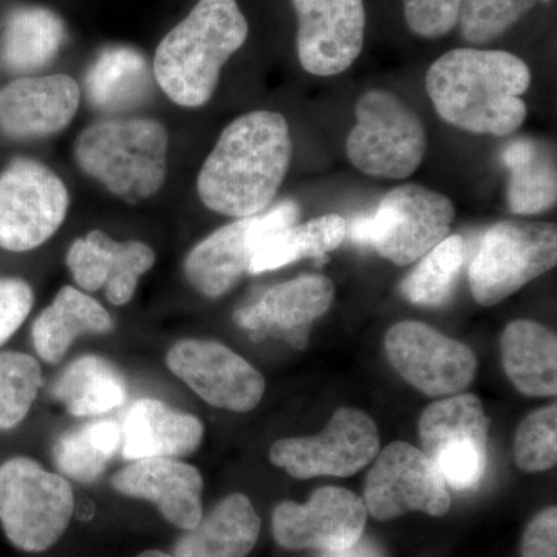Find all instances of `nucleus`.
Segmentation results:
<instances>
[{
    "instance_id": "nucleus-1",
    "label": "nucleus",
    "mask_w": 557,
    "mask_h": 557,
    "mask_svg": "<svg viewBox=\"0 0 557 557\" xmlns=\"http://www.w3.org/2000/svg\"><path fill=\"white\" fill-rule=\"evenodd\" d=\"M292 134L284 115L245 113L223 129L197 177L201 203L226 218L245 219L271 208L287 177Z\"/></svg>"
},
{
    "instance_id": "nucleus-2",
    "label": "nucleus",
    "mask_w": 557,
    "mask_h": 557,
    "mask_svg": "<svg viewBox=\"0 0 557 557\" xmlns=\"http://www.w3.org/2000/svg\"><path fill=\"white\" fill-rule=\"evenodd\" d=\"M531 70L504 50L454 49L432 62L426 91L440 119L475 135L507 137L527 119Z\"/></svg>"
},
{
    "instance_id": "nucleus-3",
    "label": "nucleus",
    "mask_w": 557,
    "mask_h": 557,
    "mask_svg": "<svg viewBox=\"0 0 557 557\" xmlns=\"http://www.w3.org/2000/svg\"><path fill=\"white\" fill-rule=\"evenodd\" d=\"M248 21L237 0H199L163 39L153 58V76L182 108L207 104L222 69L248 39Z\"/></svg>"
},
{
    "instance_id": "nucleus-4",
    "label": "nucleus",
    "mask_w": 557,
    "mask_h": 557,
    "mask_svg": "<svg viewBox=\"0 0 557 557\" xmlns=\"http://www.w3.org/2000/svg\"><path fill=\"white\" fill-rule=\"evenodd\" d=\"M170 135L157 120H108L81 132L73 156L81 171L119 199L138 205L163 186Z\"/></svg>"
},
{
    "instance_id": "nucleus-5",
    "label": "nucleus",
    "mask_w": 557,
    "mask_h": 557,
    "mask_svg": "<svg viewBox=\"0 0 557 557\" xmlns=\"http://www.w3.org/2000/svg\"><path fill=\"white\" fill-rule=\"evenodd\" d=\"M456 207L445 194L418 183L388 190L372 215L347 225V236L397 267L410 265L450 236Z\"/></svg>"
},
{
    "instance_id": "nucleus-6",
    "label": "nucleus",
    "mask_w": 557,
    "mask_h": 557,
    "mask_svg": "<svg viewBox=\"0 0 557 557\" xmlns=\"http://www.w3.org/2000/svg\"><path fill=\"white\" fill-rule=\"evenodd\" d=\"M357 124L347 137L350 163L369 177L405 180L423 163L428 134L423 120L397 95L369 90L359 98Z\"/></svg>"
},
{
    "instance_id": "nucleus-7",
    "label": "nucleus",
    "mask_w": 557,
    "mask_h": 557,
    "mask_svg": "<svg viewBox=\"0 0 557 557\" xmlns=\"http://www.w3.org/2000/svg\"><path fill=\"white\" fill-rule=\"evenodd\" d=\"M75 496L67 480L30 458L0 467V523L14 547L40 553L53 547L70 525Z\"/></svg>"
},
{
    "instance_id": "nucleus-8",
    "label": "nucleus",
    "mask_w": 557,
    "mask_h": 557,
    "mask_svg": "<svg viewBox=\"0 0 557 557\" xmlns=\"http://www.w3.org/2000/svg\"><path fill=\"white\" fill-rule=\"evenodd\" d=\"M556 263L555 223L498 222L486 231L469 267L472 298L483 307L497 306Z\"/></svg>"
},
{
    "instance_id": "nucleus-9",
    "label": "nucleus",
    "mask_w": 557,
    "mask_h": 557,
    "mask_svg": "<svg viewBox=\"0 0 557 557\" xmlns=\"http://www.w3.org/2000/svg\"><path fill=\"white\" fill-rule=\"evenodd\" d=\"M423 453L446 486L475 490L487 469L490 418L472 394H458L428 406L418 423Z\"/></svg>"
},
{
    "instance_id": "nucleus-10",
    "label": "nucleus",
    "mask_w": 557,
    "mask_h": 557,
    "mask_svg": "<svg viewBox=\"0 0 557 557\" xmlns=\"http://www.w3.org/2000/svg\"><path fill=\"white\" fill-rule=\"evenodd\" d=\"M67 186L46 164L11 161L0 174V248L30 251L46 244L67 218Z\"/></svg>"
},
{
    "instance_id": "nucleus-11",
    "label": "nucleus",
    "mask_w": 557,
    "mask_h": 557,
    "mask_svg": "<svg viewBox=\"0 0 557 557\" xmlns=\"http://www.w3.org/2000/svg\"><path fill=\"white\" fill-rule=\"evenodd\" d=\"M379 453L375 421L362 410L341 408L317 437L278 440L271 446L270 460L295 479L350 478L372 463Z\"/></svg>"
},
{
    "instance_id": "nucleus-12",
    "label": "nucleus",
    "mask_w": 557,
    "mask_h": 557,
    "mask_svg": "<svg viewBox=\"0 0 557 557\" xmlns=\"http://www.w3.org/2000/svg\"><path fill=\"white\" fill-rule=\"evenodd\" d=\"M298 219V203L284 200L258 215L222 226L190 249L183 265L186 278L200 295L220 298L248 274L260 242L295 225Z\"/></svg>"
},
{
    "instance_id": "nucleus-13",
    "label": "nucleus",
    "mask_w": 557,
    "mask_h": 557,
    "mask_svg": "<svg viewBox=\"0 0 557 557\" xmlns=\"http://www.w3.org/2000/svg\"><path fill=\"white\" fill-rule=\"evenodd\" d=\"M368 512L376 520H392L408 512L442 518L450 509L448 486L423 450L395 442L375 457L364 485Z\"/></svg>"
},
{
    "instance_id": "nucleus-14",
    "label": "nucleus",
    "mask_w": 557,
    "mask_h": 557,
    "mask_svg": "<svg viewBox=\"0 0 557 557\" xmlns=\"http://www.w3.org/2000/svg\"><path fill=\"white\" fill-rule=\"evenodd\" d=\"M384 344L394 369L428 397L461 394L478 373V357L467 344L423 322H398L388 330Z\"/></svg>"
},
{
    "instance_id": "nucleus-15",
    "label": "nucleus",
    "mask_w": 557,
    "mask_h": 557,
    "mask_svg": "<svg viewBox=\"0 0 557 557\" xmlns=\"http://www.w3.org/2000/svg\"><path fill=\"white\" fill-rule=\"evenodd\" d=\"M364 500L346 487L324 486L307 504L285 500L274 508L273 534L282 548L339 552L357 545L368 523Z\"/></svg>"
},
{
    "instance_id": "nucleus-16",
    "label": "nucleus",
    "mask_w": 557,
    "mask_h": 557,
    "mask_svg": "<svg viewBox=\"0 0 557 557\" xmlns=\"http://www.w3.org/2000/svg\"><path fill=\"white\" fill-rule=\"evenodd\" d=\"M168 368L214 408L249 412L265 394V380L218 341L185 339L171 347Z\"/></svg>"
},
{
    "instance_id": "nucleus-17",
    "label": "nucleus",
    "mask_w": 557,
    "mask_h": 557,
    "mask_svg": "<svg viewBox=\"0 0 557 557\" xmlns=\"http://www.w3.org/2000/svg\"><path fill=\"white\" fill-rule=\"evenodd\" d=\"M298 16V57L310 75H341L361 54L364 0H292Z\"/></svg>"
},
{
    "instance_id": "nucleus-18",
    "label": "nucleus",
    "mask_w": 557,
    "mask_h": 557,
    "mask_svg": "<svg viewBox=\"0 0 557 557\" xmlns=\"http://www.w3.org/2000/svg\"><path fill=\"white\" fill-rule=\"evenodd\" d=\"M335 299V285L322 274H307L267 289L259 300L234 313V322L255 341L274 336L289 346L309 343L314 321L324 317Z\"/></svg>"
},
{
    "instance_id": "nucleus-19",
    "label": "nucleus",
    "mask_w": 557,
    "mask_h": 557,
    "mask_svg": "<svg viewBox=\"0 0 557 557\" xmlns=\"http://www.w3.org/2000/svg\"><path fill=\"white\" fill-rule=\"evenodd\" d=\"M81 89L67 75L28 76L0 91V129L16 139L50 137L78 113Z\"/></svg>"
},
{
    "instance_id": "nucleus-20",
    "label": "nucleus",
    "mask_w": 557,
    "mask_h": 557,
    "mask_svg": "<svg viewBox=\"0 0 557 557\" xmlns=\"http://www.w3.org/2000/svg\"><path fill=\"white\" fill-rule=\"evenodd\" d=\"M65 263L81 288L106 287L110 304L124 306L134 298L138 278L156 263V252L143 242H116L102 231H90L73 242Z\"/></svg>"
},
{
    "instance_id": "nucleus-21",
    "label": "nucleus",
    "mask_w": 557,
    "mask_h": 557,
    "mask_svg": "<svg viewBox=\"0 0 557 557\" xmlns=\"http://www.w3.org/2000/svg\"><path fill=\"white\" fill-rule=\"evenodd\" d=\"M112 486L127 497L152 502L161 516L188 531L203 516V479L199 469L175 458H143L112 479Z\"/></svg>"
},
{
    "instance_id": "nucleus-22",
    "label": "nucleus",
    "mask_w": 557,
    "mask_h": 557,
    "mask_svg": "<svg viewBox=\"0 0 557 557\" xmlns=\"http://www.w3.org/2000/svg\"><path fill=\"white\" fill-rule=\"evenodd\" d=\"M205 428L199 418L143 398L132 405L121 429V454L126 460L177 458L199 448Z\"/></svg>"
},
{
    "instance_id": "nucleus-23",
    "label": "nucleus",
    "mask_w": 557,
    "mask_h": 557,
    "mask_svg": "<svg viewBox=\"0 0 557 557\" xmlns=\"http://www.w3.org/2000/svg\"><path fill=\"white\" fill-rule=\"evenodd\" d=\"M260 518L245 494L220 500L174 547L175 557H247L259 541Z\"/></svg>"
},
{
    "instance_id": "nucleus-24",
    "label": "nucleus",
    "mask_w": 557,
    "mask_h": 557,
    "mask_svg": "<svg viewBox=\"0 0 557 557\" xmlns=\"http://www.w3.org/2000/svg\"><path fill=\"white\" fill-rule=\"evenodd\" d=\"M502 364L520 394L555 397L557 394V338L545 325L519 319L500 338Z\"/></svg>"
},
{
    "instance_id": "nucleus-25",
    "label": "nucleus",
    "mask_w": 557,
    "mask_h": 557,
    "mask_svg": "<svg viewBox=\"0 0 557 557\" xmlns=\"http://www.w3.org/2000/svg\"><path fill=\"white\" fill-rule=\"evenodd\" d=\"M112 330V318L98 300L65 285L33 324V343L40 358L60 362L78 336Z\"/></svg>"
},
{
    "instance_id": "nucleus-26",
    "label": "nucleus",
    "mask_w": 557,
    "mask_h": 557,
    "mask_svg": "<svg viewBox=\"0 0 557 557\" xmlns=\"http://www.w3.org/2000/svg\"><path fill=\"white\" fill-rule=\"evenodd\" d=\"M502 161L509 172V211L537 215L556 207V161L548 146L534 138H516L505 148Z\"/></svg>"
},
{
    "instance_id": "nucleus-27",
    "label": "nucleus",
    "mask_w": 557,
    "mask_h": 557,
    "mask_svg": "<svg viewBox=\"0 0 557 557\" xmlns=\"http://www.w3.org/2000/svg\"><path fill=\"white\" fill-rule=\"evenodd\" d=\"M65 42L64 22L44 7H20L3 24L0 58L11 72H35L49 65Z\"/></svg>"
},
{
    "instance_id": "nucleus-28",
    "label": "nucleus",
    "mask_w": 557,
    "mask_h": 557,
    "mask_svg": "<svg viewBox=\"0 0 557 557\" xmlns=\"http://www.w3.org/2000/svg\"><path fill=\"white\" fill-rule=\"evenodd\" d=\"M149 65L134 47L101 50L86 75L87 100L98 110H121L138 104L148 95Z\"/></svg>"
},
{
    "instance_id": "nucleus-29",
    "label": "nucleus",
    "mask_w": 557,
    "mask_h": 557,
    "mask_svg": "<svg viewBox=\"0 0 557 557\" xmlns=\"http://www.w3.org/2000/svg\"><path fill=\"white\" fill-rule=\"evenodd\" d=\"M346 237L347 222L338 214L322 215L300 225L295 223L260 242L248 274L267 273L302 259H324L339 248Z\"/></svg>"
},
{
    "instance_id": "nucleus-30",
    "label": "nucleus",
    "mask_w": 557,
    "mask_h": 557,
    "mask_svg": "<svg viewBox=\"0 0 557 557\" xmlns=\"http://www.w3.org/2000/svg\"><path fill=\"white\" fill-rule=\"evenodd\" d=\"M51 392L75 417L102 416L119 409L127 398L123 375L109 361L95 355L73 361Z\"/></svg>"
},
{
    "instance_id": "nucleus-31",
    "label": "nucleus",
    "mask_w": 557,
    "mask_h": 557,
    "mask_svg": "<svg viewBox=\"0 0 557 557\" xmlns=\"http://www.w3.org/2000/svg\"><path fill=\"white\" fill-rule=\"evenodd\" d=\"M121 445V428L115 421L100 420L61 435L53 446L57 467L69 478L95 482Z\"/></svg>"
},
{
    "instance_id": "nucleus-32",
    "label": "nucleus",
    "mask_w": 557,
    "mask_h": 557,
    "mask_svg": "<svg viewBox=\"0 0 557 557\" xmlns=\"http://www.w3.org/2000/svg\"><path fill=\"white\" fill-rule=\"evenodd\" d=\"M467 262V242L448 236L420 259L416 270L403 281L401 293L421 307H442L453 296L457 278Z\"/></svg>"
},
{
    "instance_id": "nucleus-33",
    "label": "nucleus",
    "mask_w": 557,
    "mask_h": 557,
    "mask_svg": "<svg viewBox=\"0 0 557 557\" xmlns=\"http://www.w3.org/2000/svg\"><path fill=\"white\" fill-rule=\"evenodd\" d=\"M40 384L42 372L35 358L20 351L0 354V431L27 417Z\"/></svg>"
},
{
    "instance_id": "nucleus-34",
    "label": "nucleus",
    "mask_w": 557,
    "mask_h": 557,
    "mask_svg": "<svg viewBox=\"0 0 557 557\" xmlns=\"http://www.w3.org/2000/svg\"><path fill=\"white\" fill-rule=\"evenodd\" d=\"M539 3V0H461L458 28L472 46H485L504 36L509 28Z\"/></svg>"
},
{
    "instance_id": "nucleus-35",
    "label": "nucleus",
    "mask_w": 557,
    "mask_h": 557,
    "mask_svg": "<svg viewBox=\"0 0 557 557\" xmlns=\"http://www.w3.org/2000/svg\"><path fill=\"white\" fill-rule=\"evenodd\" d=\"M515 457L518 467L530 474L556 467V405L534 410L522 421L515 438Z\"/></svg>"
},
{
    "instance_id": "nucleus-36",
    "label": "nucleus",
    "mask_w": 557,
    "mask_h": 557,
    "mask_svg": "<svg viewBox=\"0 0 557 557\" xmlns=\"http://www.w3.org/2000/svg\"><path fill=\"white\" fill-rule=\"evenodd\" d=\"M406 24L418 38L440 39L457 27L461 0H403Z\"/></svg>"
},
{
    "instance_id": "nucleus-37",
    "label": "nucleus",
    "mask_w": 557,
    "mask_h": 557,
    "mask_svg": "<svg viewBox=\"0 0 557 557\" xmlns=\"http://www.w3.org/2000/svg\"><path fill=\"white\" fill-rule=\"evenodd\" d=\"M32 287L21 278H0V346L11 338L32 311Z\"/></svg>"
},
{
    "instance_id": "nucleus-38",
    "label": "nucleus",
    "mask_w": 557,
    "mask_h": 557,
    "mask_svg": "<svg viewBox=\"0 0 557 557\" xmlns=\"http://www.w3.org/2000/svg\"><path fill=\"white\" fill-rule=\"evenodd\" d=\"M522 557H557V509L549 507L531 520L522 539Z\"/></svg>"
},
{
    "instance_id": "nucleus-39",
    "label": "nucleus",
    "mask_w": 557,
    "mask_h": 557,
    "mask_svg": "<svg viewBox=\"0 0 557 557\" xmlns=\"http://www.w3.org/2000/svg\"><path fill=\"white\" fill-rule=\"evenodd\" d=\"M322 557H379V553L369 544H362L359 541L354 547L339 549V552H325Z\"/></svg>"
},
{
    "instance_id": "nucleus-40",
    "label": "nucleus",
    "mask_w": 557,
    "mask_h": 557,
    "mask_svg": "<svg viewBox=\"0 0 557 557\" xmlns=\"http://www.w3.org/2000/svg\"><path fill=\"white\" fill-rule=\"evenodd\" d=\"M137 557H175L174 555H168V553L159 552V549H149V552L141 553Z\"/></svg>"
}]
</instances>
